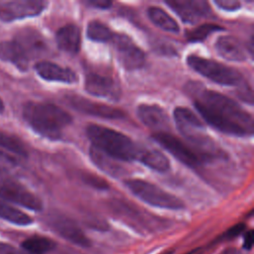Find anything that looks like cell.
<instances>
[{"mask_svg":"<svg viewBox=\"0 0 254 254\" xmlns=\"http://www.w3.org/2000/svg\"><path fill=\"white\" fill-rule=\"evenodd\" d=\"M193 102L199 114L216 130L238 137L252 134L251 114L230 97L202 88L194 94Z\"/></svg>","mask_w":254,"mask_h":254,"instance_id":"1","label":"cell"},{"mask_svg":"<svg viewBox=\"0 0 254 254\" xmlns=\"http://www.w3.org/2000/svg\"><path fill=\"white\" fill-rule=\"evenodd\" d=\"M23 116L35 132L50 140H60L64 130L71 123V116L52 103L28 102Z\"/></svg>","mask_w":254,"mask_h":254,"instance_id":"2","label":"cell"},{"mask_svg":"<svg viewBox=\"0 0 254 254\" xmlns=\"http://www.w3.org/2000/svg\"><path fill=\"white\" fill-rule=\"evenodd\" d=\"M174 119L178 130L202 162L222 157L223 153L207 136L202 122L190 109L183 106L177 107L174 110Z\"/></svg>","mask_w":254,"mask_h":254,"instance_id":"3","label":"cell"},{"mask_svg":"<svg viewBox=\"0 0 254 254\" xmlns=\"http://www.w3.org/2000/svg\"><path fill=\"white\" fill-rule=\"evenodd\" d=\"M85 132L93 147L110 158L125 162L137 160L140 148L125 134L97 124L87 125Z\"/></svg>","mask_w":254,"mask_h":254,"instance_id":"4","label":"cell"},{"mask_svg":"<svg viewBox=\"0 0 254 254\" xmlns=\"http://www.w3.org/2000/svg\"><path fill=\"white\" fill-rule=\"evenodd\" d=\"M124 184L135 196L150 205L173 210L185 207L184 202L179 197L147 181L129 179L126 180Z\"/></svg>","mask_w":254,"mask_h":254,"instance_id":"5","label":"cell"},{"mask_svg":"<svg viewBox=\"0 0 254 254\" xmlns=\"http://www.w3.org/2000/svg\"><path fill=\"white\" fill-rule=\"evenodd\" d=\"M187 64L197 73L221 85H238L243 79L242 73L236 68L210 59L190 55Z\"/></svg>","mask_w":254,"mask_h":254,"instance_id":"6","label":"cell"},{"mask_svg":"<svg viewBox=\"0 0 254 254\" xmlns=\"http://www.w3.org/2000/svg\"><path fill=\"white\" fill-rule=\"evenodd\" d=\"M0 197L29 208L40 211L43 208L42 200L19 181H17L8 171L0 169Z\"/></svg>","mask_w":254,"mask_h":254,"instance_id":"7","label":"cell"},{"mask_svg":"<svg viewBox=\"0 0 254 254\" xmlns=\"http://www.w3.org/2000/svg\"><path fill=\"white\" fill-rule=\"evenodd\" d=\"M153 139L186 166L195 169L202 164L200 158L190 145L186 144L171 133L157 132L153 134Z\"/></svg>","mask_w":254,"mask_h":254,"instance_id":"8","label":"cell"},{"mask_svg":"<svg viewBox=\"0 0 254 254\" xmlns=\"http://www.w3.org/2000/svg\"><path fill=\"white\" fill-rule=\"evenodd\" d=\"M111 43L114 45L118 60L127 70H135L143 67L146 56L126 35L115 34Z\"/></svg>","mask_w":254,"mask_h":254,"instance_id":"9","label":"cell"},{"mask_svg":"<svg viewBox=\"0 0 254 254\" xmlns=\"http://www.w3.org/2000/svg\"><path fill=\"white\" fill-rule=\"evenodd\" d=\"M65 101L68 106L76 111L90 116L105 118V119H122L125 117L123 110L111 105L95 102L88 98L78 95H67Z\"/></svg>","mask_w":254,"mask_h":254,"instance_id":"10","label":"cell"},{"mask_svg":"<svg viewBox=\"0 0 254 254\" xmlns=\"http://www.w3.org/2000/svg\"><path fill=\"white\" fill-rule=\"evenodd\" d=\"M42 0H11L0 2V20L10 22L27 17H34L43 12L47 6Z\"/></svg>","mask_w":254,"mask_h":254,"instance_id":"11","label":"cell"},{"mask_svg":"<svg viewBox=\"0 0 254 254\" xmlns=\"http://www.w3.org/2000/svg\"><path fill=\"white\" fill-rule=\"evenodd\" d=\"M84 88L91 95L105 98L111 101H118L121 97V87L112 77L96 72H89L85 75Z\"/></svg>","mask_w":254,"mask_h":254,"instance_id":"12","label":"cell"},{"mask_svg":"<svg viewBox=\"0 0 254 254\" xmlns=\"http://www.w3.org/2000/svg\"><path fill=\"white\" fill-rule=\"evenodd\" d=\"M48 221L50 227L65 240L80 247H88L90 245L89 239L71 218L63 214H53Z\"/></svg>","mask_w":254,"mask_h":254,"instance_id":"13","label":"cell"},{"mask_svg":"<svg viewBox=\"0 0 254 254\" xmlns=\"http://www.w3.org/2000/svg\"><path fill=\"white\" fill-rule=\"evenodd\" d=\"M166 4L186 23H195L210 14V7L204 0H172Z\"/></svg>","mask_w":254,"mask_h":254,"instance_id":"14","label":"cell"},{"mask_svg":"<svg viewBox=\"0 0 254 254\" xmlns=\"http://www.w3.org/2000/svg\"><path fill=\"white\" fill-rule=\"evenodd\" d=\"M140 121L157 132H167L170 127V118L164 108L157 104L142 103L137 107Z\"/></svg>","mask_w":254,"mask_h":254,"instance_id":"15","label":"cell"},{"mask_svg":"<svg viewBox=\"0 0 254 254\" xmlns=\"http://www.w3.org/2000/svg\"><path fill=\"white\" fill-rule=\"evenodd\" d=\"M15 41L20 45L29 60L46 54L49 46L42 34L34 29H25L19 32Z\"/></svg>","mask_w":254,"mask_h":254,"instance_id":"16","label":"cell"},{"mask_svg":"<svg viewBox=\"0 0 254 254\" xmlns=\"http://www.w3.org/2000/svg\"><path fill=\"white\" fill-rule=\"evenodd\" d=\"M35 69L42 78L49 81H58L68 84L75 83L77 81V75L72 69L48 61L36 64Z\"/></svg>","mask_w":254,"mask_h":254,"instance_id":"17","label":"cell"},{"mask_svg":"<svg viewBox=\"0 0 254 254\" xmlns=\"http://www.w3.org/2000/svg\"><path fill=\"white\" fill-rule=\"evenodd\" d=\"M114 211L122 218L126 219L127 222L132 223L135 227H140L149 231L159 229L161 227V222L159 219L152 218V216H146L144 213L137 211L134 208H131L126 203H122L121 201H117L113 205Z\"/></svg>","mask_w":254,"mask_h":254,"instance_id":"18","label":"cell"},{"mask_svg":"<svg viewBox=\"0 0 254 254\" xmlns=\"http://www.w3.org/2000/svg\"><path fill=\"white\" fill-rule=\"evenodd\" d=\"M216 52L225 60L231 62H243L246 60L245 49L236 37L225 35L217 38L215 42Z\"/></svg>","mask_w":254,"mask_h":254,"instance_id":"19","label":"cell"},{"mask_svg":"<svg viewBox=\"0 0 254 254\" xmlns=\"http://www.w3.org/2000/svg\"><path fill=\"white\" fill-rule=\"evenodd\" d=\"M56 42L60 50L70 55L77 54L81 44L80 29L74 24L62 27L56 34Z\"/></svg>","mask_w":254,"mask_h":254,"instance_id":"20","label":"cell"},{"mask_svg":"<svg viewBox=\"0 0 254 254\" xmlns=\"http://www.w3.org/2000/svg\"><path fill=\"white\" fill-rule=\"evenodd\" d=\"M0 59L14 64L21 70L28 68L30 61L15 40L0 43Z\"/></svg>","mask_w":254,"mask_h":254,"instance_id":"21","label":"cell"},{"mask_svg":"<svg viewBox=\"0 0 254 254\" xmlns=\"http://www.w3.org/2000/svg\"><path fill=\"white\" fill-rule=\"evenodd\" d=\"M137 161H139L146 167L161 173L167 172L170 169L169 159L162 152L156 149L140 148Z\"/></svg>","mask_w":254,"mask_h":254,"instance_id":"22","label":"cell"},{"mask_svg":"<svg viewBox=\"0 0 254 254\" xmlns=\"http://www.w3.org/2000/svg\"><path fill=\"white\" fill-rule=\"evenodd\" d=\"M147 14L149 19L162 30L172 33H178L180 31V27L177 21L162 8L156 6L149 7Z\"/></svg>","mask_w":254,"mask_h":254,"instance_id":"23","label":"cell"},{"mask_svg":"<svg viewBox=\"0 0 254 254\" xmlns=\"http://www.w3.org/2000/svg\"><path fill=\"white\" fill-rule=\"evenodd\" d=\"M56 246L54 240L40 235H34L23 241L22 247L28 254H47Z\"/></svg>","mask_w":254,"mask_h":254,"instance_id":"24","label":"cell"},{"mask_svg":"<svg viewBox=\"0 0 254 254\" xmlns=\"http://www.w3.org/2000/svg\"><path fill=\"white\" fill-rule=\"evenodd\" d=\"M114 33L104 23L93 20L90 21L86 28V36L90 41L97 43H111Z\"/></svg>","mask_w":254,"mask_h":254,"instance_id":"25","label":"cell"},{"mask_svg":"<svg viewBox=\"0 0 254 254\" xmlns=\"http://www.w3.org/2000/svg\"><path fill=\"white\" fill-rule=\"evenodd\" d=\"M0 218L23 226L29 225L33 222V219L28 214L2 200H0Z\"/></svg>","mask_w":254,"mask_h":254,"instance_id":"26","label":"cell"},{"mask_svg":"<svg viewBox=\"0 0 254 254\" xmlns=\"http://www.w3.org/2000/svg\"><path fill=\"white\" fill-rule=\"evenodd\" d=\"M90 158L92 160V162L94 164H96L101 170H103L106 173L115 175V174H119L120 173V168L114 163V159L110 158L109 156L105 155L104 153H102L101 151H99L98 149L91 147L90 148Z\"/></svg>","mask_w":254,"mask_h":254,"instance_id":"27","label":"cell"},{"mask_svg":"<svg viewBox=\"0 0 254 254\" xmlns=\"http://www.w3.org/2000/svg\"><path fill=\"white\" fill-rule=\"evenodd\" d=\"M221 30H223V28L215 24H202L188 31L186 36L189 42L197 43V42L204 41L212 33L216 31H221Z\"/></svg>","mask_w":254,"mask_h":254,"instance_id":"28","label":"cell"},{"mask_svg":"<svg viewBox=\"0 0 254 254\" xmlns=\"http://www.w3.org/2000/svg\"><path fill=\"white\" fill-rule=\"evenodd\" d=\"M0 147L7 149L20 157H27V149L24 144L16 137L0 131Z\"/></svg>","mask_w":254,"mask_h":254,"instance_id":"29","label":"cell"},{"mask_svg":"<svg viewBox=\"0 0 254 254\" xmlns=\"http://www.w3.org/2000/svg\"><path fill=\"white\" fill-rule=\"evenodd\" d=\"M80 178L85 185H87L93 189L103 190H107L109 188L108 183L103 178L96 176L92 173H89V172L82 173Z\"/></svg>","mask_w":254,"mask_h":254,"instance_id":"30","label":"cell"},{"mask_svg":"<svg viewBox=\"0 0 254 254\" xmlns=\"http://www.w3.org/2000/svg\"><path fill=\"white\" fill-rule=\"evenodd\" d=\"M18 161L17 159H15L14 157H12L11 155L0 151V169L1 170H5L8 171V169L14 168L15 166H17Z\"/></svg>","mask_w":254,"mask_h":254,"instance_id":"31","label":"cell"},{"mask_svg":"<svg viewBox=\"0 0 254 254\" xmlns=\"http://www.w3.org/2000/svg\"><path fill=\"white\" fill-rule=\"evenodd\" d=\"M214 3L225 11H236L241 7V3L235 0H215Z\"/></svg>","mask_w":254,"mask_h":254,"instance_id":"32","label":"cell"},{"mask_svg":"<svg viewBox=\"0 0 254 254\" xmlns=\"http://www.w3.org/2000/svg\"><path fill=\"white\" fill-rule=\"evenodd\" d=\"M245 229V224L244 223H238L235 224L234 226H232L231 228H229L224 234L223 237L226 239H232L236 236H238L240 233H242Z\"/></svg>","mask_w":254,"mask_h":254,"instance_id":"33","label":"cell"},{"mask_svg":"<svg viewBox=\"0 0 254 254\" xmlns=\"http://www.w3.org/2000/svg\"><path fill=\"white\" fill-rule=\"evenodd\" d=\"M0 254H28V253L16 248L11 244L0 241Z\"/></svg>","mask_w":254,"mask_h":254,"instance_id":"34","label":"cell"},{"mask_svg":"<svg viewBox=\"0 0 254 254\" xmlns=\"http://www.w3.org/2000/svg\"><path fill=\"white\" fill-rule=\"evenodd\" d=\"M254 243V233L253 230H248L245 235H244V240H243V248L244 250H251L253 247Z\"/></svg>","mask_w":254,"mask_h":254,"instance_id":"35","label":"cell"},{"mask_svg":"<svg viewBox=\"0 0 254 254\" xmlns=\"http://www.w3.org/2000/svg\"><path fill=\"white\" fill-rule=\"evenodd\" d=\"M86 4L99 9H108L112 5V2L107 0H89L86 1Z\"/></svg>","mask_w":254,"mask_h":254,"instance_id":"36","label":"cell"},{"mask_svg":"<svg viewBox=\"0 0 254 254\" xmlns=\"http://www.w3.org/2000/svg\"><path fill=\"white\" fill-rule=\"evenodd\" d=\"M224 254H244V253H242L236 249H228Z\"/></svg>","mask_w":254,"mask_h":254,"instance_id":"37","label":"cell"},{"mask_svg":"<svg viewBox=\"0 0 254 254\" xmlns=\"http://www.w3.org/2000/svg\"><path fill=\"white\" fill-rule=\"evenodd\" d=\"M199 249H195V250H192V251H190V252H189V253H187V254H199V251H198Z\"/></svg>","mask_w":254,"mask_h":254,"instance_id":"38","label":"cell"},{"mask_svg":"<svg viewBox=\"0 0 254 254\" xmlns=\"http://www.w3.org/2000/svg\"><path fill=\"white\" fill-rule=\"evenodd\" d=\"M3 108H4V105H3V101H2V100H1V98H0V113L2 112Z\"/></svg>","mask_w":254,"mask_h":254,"instance_id":"39","label":"cell"},{"mask_svg":"<svg viewBox=\"0 0 254 254\" xmlns=\"http://www.w3.org/2000/svg\"><path fill=\"white\" fill-rule=\"evenodd\" d=\"M164 254H172V252H166V253H164Z\"/></svg>","mask_w":254,"mask_h":254,"instance_id":"40","label":"cell"}]
</instances>
